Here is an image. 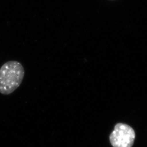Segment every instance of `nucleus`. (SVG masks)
Wrapping results in <instances>:
<instances>
[{"label":"nucleus","instance_id":"obj_1","mask_svg":"<svg viewBox=\"0 0 147 147\" xmlns=\"http://www.w3.org/2000/svg\"><path fill=\"white\" fill-rule=\"evenodd\" d=\"M25 70L21 63L11 61L0 68V93L9 95L17 89L24 78Z\"/></svg>","mask_w":147,"mask_h":147},{"label":"nucleus","instance_id":"obj_2","mask_svg":"<svg viewBox=\"0 0 147 147\" xmlns=\"http://www.w3.org/2000/svg\"><path fill=\"white\" fill-rule=\"evenodd\" d=\"M135 136V132L131 126L118 123L111 134L110 141L113 147H132Z\"/></svg>","mask_w":147,"mask_h":147}]
</instances>
